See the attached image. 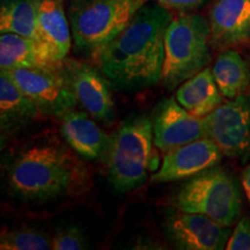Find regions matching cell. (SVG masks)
Returning a JSON list of instances; mask_svg holds the SVG:
<instances>
[{
	"instance_id": "cell-1",
	"label": "cell",
	"mask_w": 250,
	"mask_h": 250,
	"mask_svg": "<svg viewBox=\"0 0 250 250\" xmlns=\"http://www.w3.org/2000/svg\"><path fill=\"white\" fill-rule=\"evenodd\" d=\"M173 18L170 9L156 0H148L101 50L94 62L112 88L133 92L160 83L166 31Z\"/></svg>"
},
{
	"instance_id": "cell-2",
	"label": "cell",
	"mask_w": 250,
	"mask_h": 250,
	"mask_svg": "<svg viewBox=\"0 0 250 250\" xmlns=\"http://www.w3.org/2000/svg\"><path fill=\"white\" fill-rule=\"evenodd\" d=\"M5 181L12 196L36 204L77 198L92 184L90 171L80 155L56 139L19 151L7 164Z\"/></svg>"
},
{
	"instance_id": "cell-3",
	"label": "cell",
	"mask_w": 250,
	"mask_h": 250,
	"mask_svg": "<svg viewBox=\"0 0 250 250\" xmlns=\"http://www.w3.org/2000/svg\"><path fill=\"white\" fill-rule=\"evenodd\" d=\"M153 123L145 115H131L111 136L103 162L108 180L120 193L145 182L155 158Z\"/></svg>"
},
{
	"instance_id": "cell-4",
	"label": "cell",
	"mask_w": 250,
	"mask_h": 250,
	"mask_svg": "<svg viewBox=\"0 0 250 250\" xmlns=\"http://www.w3.org/2000/svg\"><path fill=\"white\" fill-rule=\"evenodd\" d=\"M211 27L202 14L181 13L173 18L166 31L165 62L161 83L176 89L184 81L211 62Z\"/></svg>"
},
{
	"instance_id": "cell-5",
	"label": "cell",
	"mask_w": 250,
	"mask_h": 250,
	"mask_svg": "<svg viewBox=\"0 0 250 250\" xmlns=\"http://www.w3.org/2000/svg\"><path fill=\"white\" fill-rule=\"evenodd\" d=\"M148 0H71L72 41L77 52L89 59L116 37Z\"/></svg>"
},
{
	"instance_id": "cell-6",
	"label": "cell",
	"mask_w": 250,
	"mask_h": 250,
	"mask_svg": "<svg viewBox=\"0 0 250 250\" xmlns=\"http://www.w3.org/2000/svg\"><path fill=\"white\" fill-rule=\"evenodd\" d=\"M171 205L177 211L208 215L232 227L241 214L242 196L235 179L217 165L188 179L171 197Z\"/></svg>"
},
{
	"instance_id": "cell-7",
	"label": "cell",
	"mask_w": 250,
	"mask_h": 250,
	"mask_svg": "<svg viewBox=\"0 0 250 250\" xmlns=\"http://www.w3.org/2000/svg\"><path fill=\"white\" fill-rule=\"evenodd\" d=\"M206 137L224 155L243 158L250 151V95L241 94L223 102L205 117Z\"/></svg>"
},
{
	"instance_id": "cell-8",
	"label": "cell",
	"mask_w": 250,
	"mask_h": 250,
	"mask_svg": "<svg viewBox=\"0 0 250 250\" xmlns=\"http://www.w3.org/2000/svg\"><path fill=\"white\" fill-rule=\"evenodd\" d=\"M64 73L77 105L94 120L110 124L116 117L111 83L101 71L85 62L65 58Z\"/></svg>"
},
{
	"instance_id": "cell-9",
	"label": "cell",
	"mask_w": 250,
	"mask_h": 250,
	"mask_svg": "<svg viewBox=\"0 0 250 250\" xmlns=\"http://www.w3.org/2000/svg\"><path fill=\"white\" fill-rule=\"evenodd\" d=\"M4 72L48 115L59 118L67 110L78 107L65 77L64 64L62 70L12 68Z\"/></svg>"
},
{
	"instance_id": "cell-10",
	"label": "cell",
	"mask_w": 250,
	"mask_h": 250,
	"mask_svg": "<svg viewBox=\"0 0 250 250\" xmlns=\"http://www.w3.org/2000/svg\"><path fill=\"white\" fill-rule=\"evenodd\" d=\"M164 230L171 245L181 250H221L233 232L208 215L177 210L166 219Z\"/></svg>"
},
{
	"instance_id": "cell-11",
	"label": "cell",
	"mask_w": 250,
	"mask_h": 250,
	"mask_svg": "<svg viewBox=\"0 0 250 250\" xmlns=\"http://www.w3.org/2000/svg\"><path fill=\"white\" fill-rule=\"evenodd\" d=\"M152 123L154 145L164 153L206 137L205 117L192 116L174 98L156 105Z\"/></svg>"
},
{
	"instance_id": "cell-12",
	"label": "cell",
	"mask_w": 250,
	"mask_h": 250,
	"mask_svg": "<svg viewBox=\"0 0 250 250\" xmlns=\"http://www.w3.org/2000/svg\"><path fill=\"white\" fill-rule=\"evenodd\" d=\"M223 155L208 137L186 144L165 153L160 168L151 176V182L168 183L188 180L217 166Z\"/></svg>"
},
{
	"instance_id": "cell-13",
	"label": "cell",
	"mask_w": 250,
	"mask_h": 250,
	"mask_svg": "<svg viewBox=\"0 0 250 250\" xmlns=\"http://www.w3.org/2000/svg\"><path fill=\"white\" fill-rule=\"evenodd\" d=\"M213 49L236 48L250 43V0H215L208 13Z\"/></svg>"
},
{
	"instance_id": "cell-14",
	"label": "cell",
	"mask_w": 250,
	"mask_h": 250,
	"mask_svg": "<svg viewBox=\"0 0 250 250\" xmlns=\"http://www.w3.org/2000/svg\"><path fill=\"white\" fill-rule=\"evenodd\" d=\"M62 134L67 145L86 160H103L111 136L83 109L72 108L61 117Z\"/></svg>"
},
{
	"instance_id": "cell-15",
	"label": "cell",
	"mask_w": 250,
	"mask_h": 250,
	"mask_svg": "<svg viewBox=\"0 0 250 250\" xmlns=\"http://www.w3.org/2000/svg\"><path fill=\"white\" fill-rule=\"evenodd\" d=\"M46 112L20 89L6 72L0 73V123L2 132H12L33 123Z\"/></svg>"
},
{
	"instance_id": "cell-16",
	"label": "cell",
	"mask_w": 250,
	"mask_h": 250,
	"mask_svg": "<svg viewBox=\"0 0 250 250\" xmlns=\"http://www.w3.org/2000/svg\"><path fill=\"white\" fill-rule=\"evenodd\" d=\"M37 23L41 39L49 55L56 62H62L72 44L70 21L65 13L64 0H40Z\"/></svg>"
},
{
	"instance_id": "cell-17",
	"label": "cell",
	"mask_w": 250,
	"mask_h": 250,
	"mask_svg": "<svg viewBox=\"0 0 250 250\" xmlns=\"http://www.w3.org/2000/svg\"><path fill=\"white\" fill-rule=\"evenodd\" d=\"M175 99L186 110L195 117H206L224 101L212 74V70H204L184 81L177 87Z\"/></svg>"
},
{
	"instance_id": "cell-18",
	"label": "cell",
	"mask_w": 250,
	"mask_h": 250,
	"mask_svg": "<svg viewBox=\"0 0 250 250\" xmlns=\"http://www.w3.org/2000/svg\"><path fill=\"white\" fill-rule=\"evenodd\" d=\"M64 62V61H62ZM62 62L51 61L33 41L13 33L0 36V68H46L62 70Z\"/></svg>"
},
{
	"instance_id": "cell-19",
	"label": "cell",
	"mask_w": 250,
	"mask_h": 250,
	"mask_svg": "<svg viewBox=\"0 0 250 250\" xmlns=\"http://www.w3.org/2000/svg\"><path fill=\"white\" fill-rule=\"evenodd\" d=\"M39 5L40 0H2L0 8V31L18 34L33 41L51 61H54L40 35L37 23Z\"/></svg>"
},
{
	"instance_id": "cell-20",
	"label": "cell",
	"mask_w": 250,
	"mask_h": 250,
	"mask_svg": "<svg viewBox=\"0 0 250 250\" xmlns=\"http://www.w3.org/2000/svg\"><path fill=\"white\" fill-rule=\"evenodd\" d=\"M211 70L224 98H236L245 94L250 86V68L235 50H224L215 59Z\"/></svg>"
},
{
	"instance_id": "cell-21",
	"label": "cell",
	"mask_w": 250,
	"mask_h": 250,
	"mask_svg": "<svg viewBox=\"0 0 250 250\" xmlns=\"http://www.w3.org/2000/svg\"><path fill=\"white\" fill-rule=\"evenodd\" d=\"M1 250H48L51 239L42 230L30 227L4 229L0 237Z\"/></svg>"
},
{
	"instance_id": "cell-22",
	"label": "cell",
	"mask_w": 250,
	"mask_h": 250,
	"mask_svg": "<svg viewBox=\"0 0 250 250\" xmlns=\"http://www.w3.org/2000/svg\"><path fill=\"white\" fill-rule=\"evenodd\" d=\"M87 248L88 245L83 232L73 225L59 228L51 237V249L54 250H83Z\"/></svg>"
},
{
	"instance_id": "cell-23",
	"label": "cell",
	"mask_w": 250,
	"mask_h": 250,
	"mask_svg": "<svg viewBox=\"0 0 250 250\" xmlns=\"http://www.w3.org/2000/svg\"><path fill=\"white\" fill-rule=\"evenodd\" d=\"M227 250H250V213L237 221L226 245Z\"/></svg>"
},
{
	"instance_id": "cell-24",
	"label": "cell",
	"mask_w": 250,
	"mask_h": 250,
	"mask_svg": "<svg viewBox=\"0 0 250 250\" xmlns=\"http://www.w3.org/2000/svg\"><path fill=\"white\" fill-rule=\"evenodd\" d=\"M162 6L168 9H175V11H190V9L197 8L204 4L208 0H156Z\"/></svg>"
},
{
	"instance_id": "cell-25",
	"label": "cell",
	"mask_w": 250,
	"mask_h": 250,
	"mask_svg": "<svg viewBox=\"0 0 250 250\" xmlns=\"http://www.w3.org/2000/svg\"><path fill=\"white\" fill-rule=\"evenodd\" d=\"M241 182L243 190H245V193L247 196V199H248V202L250 203V165L247 166L245 169L242 170Z\"/></svg>"
}]
</instances>
